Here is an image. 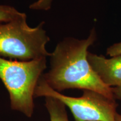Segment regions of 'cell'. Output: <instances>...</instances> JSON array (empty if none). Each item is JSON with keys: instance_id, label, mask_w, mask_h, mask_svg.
Instances as JSON below:
<instances>
[{"instance_id": "3", "label": "cell", "mask_w": 121, "mask_h": 121, "mask_svg": "<svg viewBox=\"0 0 121 121\" xmlns=\"http://www.w3.org/2000/svg\"><path fill=\"white\" fill-rule=\"evenodd\" d=\"M26 15L0 24V57L30 60L51 56L46 49L49 41L42 22L35 28L26 22Z\"/></svg>"}, {"instance_id": "5", "label": "cell", "mask_w": 121, "mask_h": 121, "mask_svg": "<svg viewBox=\"0 0 121 121\" xmlns=\"http://www.w3.org/2000/svg\"><path fill=\"white\" fill-rule=\"evenodd\" d=\"M87 60L94 71L110 87L121 85V56L106 58L88 52Z\"/></svg>"}, {"instance_id": "11", "label": "cell", "mask_w": 121, "mask_h": 121, "mask_svg": "<svg viewBox=\"0 0 121 121\" xmlns=\"http://www.w3.org/2000/svg\"><path fill=\"white\" fill-rule=\"evenodd\" d=\"M116 121H121V115L117 114L116 116Z\"/></svg>"}, {"instance_id": "8", "label": "cell", "mask_w": 121, "mask_h": 121, "mask_svg": "<svg viewBox=\"0 0 121 121\" xmlns=\"http://www.w3.org/2000/svg\"><path fill=\"white\" fill-rule=\"evenodd\" d=\"M52 2L53 0H38L31 4L29 8L32 10L47 11L51 9Z\"/></svg>"}, {"instance_id": "2", "label": "cell", "mask_w": 121, "mask_h": 121, "mask_svg": "<svg viewBox=\"0 0 121 121\" xmlns=\"http://www.w3.org/2000/svg\"><path fill=\"white\" fill-rule=\"evenodd\" d=\"M47 57L30 60H9L0 57V78L10 95L11 108L31 117L35 91L47 68Z\"/></svg>"}, {"instance_id": "4", "label": "cell", "mask_w": 121, "mask_h": 121, "mask_svg": "<svg viewBox=\"0 0 121 121\" xmlns=\"http://www.w3.org/2000/svg\"><path fill=\"white\" fill-rule=\"evenodd\" d=\"M34 96L58 99L69 107L75 121H116L117 105L114 99L94 91L84 90L80 97L66 96L51 88L40 78Z\"/></svg>"}, {"instance_id": "6", "label": "cell", "mask_w": 121, "mask_h": 121, "mask_svg": "<svg viewBox=\"0 0 121 121\" xmlns=\"http://www.w3.org/2000/svg\"><path fill=\"white\" fill-rule=\"evenodd\" d=\"M45 98V107L49 114L51 121H69L65 105L58 99Z\"/></svg>"}, {"instance_id": "7", "label": "cell", "mask_w": 121, "mask_h": 121, "mask_svg": "<svg viewBox=\"0 0 121 121\" xmlns=\"http://www.w3.org/2000/svg\"><path fill=\"white\" fill-rule=\"evenodd\" d=\"M26 15L20 13L14 7L7 5L0 4V22H8Z\"/></svg>"}, {"instance_id": "10", "label": "cell", "mask_w": 121, "mask_h": 121, "mask_svg": "<svg viewBox=\"0 0 121 121\" xmlns=\"http://www.w3.org/2000/svg\"><path fill=\"white\" fill-rule=\"evenodd\" d=\"M114 99H121V85L112 87Z\"/></svg>"}, {"instance_id": "9", "label": "cell", "mask_w": 121, "mask_h": 121, "mask_svg": "<svg viewBox=\"0 0 121 121\" xmlns=\"http://www.w3.org/2000/svg\"><path fill=\"white\" fill-rule=\"evenodd\" d=\"M107 54L112 57L121 56V42L115 43L107 48Z\"/></svg>"}, {"instance_id": "1", "label": "cell", "mask_w": 121, "mask_h": 121, "mask_svg": "<svg viewBox=\"0 0 121 121\" xmlns=\"http://www.w3.org/2000/svg\"><path fill=\"white\" fill-rule=\"evenodd\" d=\"M96 39L95 29L86 39L65 38L51 54V69L42 77L57 91L78 89L91 90L114 99L112 87L105 85L87 60L88 49Z\"/></svg>"}]
</instances>
